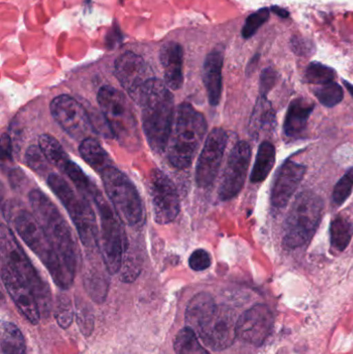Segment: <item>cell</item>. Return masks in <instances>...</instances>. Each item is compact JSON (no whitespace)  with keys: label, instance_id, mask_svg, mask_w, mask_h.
I'll return each instance as SVG.
<instances>
[{"label":"cell","instance_id":"39","mask_svg":"<svg viewBox=\"0 0 353 354\" xmlns=\"http://www.w3.org/2000/svg\"><path fill=\"white\" fill-rule=\"evenodd\" d=\"M189 266L195 272H203L211 266V255L205 250H195L189 259Z\"/></svg>","mask_w":353,"mask_h":354},{"label":"cell","instance_id":"22","mask_svg":"<svg viewBox=\"0 0 353 354\" xmlns=\"http://www.w3.org/2000/svg\"><path fill=\"white\" fill-rule=\"evenodd\" d=\"M222 68L223 55L220 51H213L205 58L203 64V82L211 106H218L222 95Z\"/></svg>","mask_w":353,"mask_h":354},{"label":"cell","instance_id":"27","mask_svg":"<svg viewBox=\"0 0 353 354\" xmlns=\"http://www.w3.org/2000/svg\"><path fill=\"white\" fill-rule=\"evenodd\" d=\"M0 354H26L24 337L18 326L12 322H2Z\"/></svg>","mask_w":353,"mask_h":354},{"label":"cell","instance_id":"28","mask_svg":"<svg viewBox=\"0 0 353 354\" xmlns=\"http://www.w3.org/2000/svg\"><path fill=\"white\" fill-rule=\"evenodd\" d=\"M39 147L50 164L57 167L64 174L68 164L72 160L66 155L61 145L52 135L44 134L39 136Z\"/></svg>","mask_w":353,"mask_h":354},{"label":"cell","instance_id":"43","mask_svg":"<svg viewBox=\"0 0 353 354\" xmlns=\"http://www.w3.org/2000/svg\"><path fill=\"white\" fill-rule=\"evenodd\" d=\"M259 58H260V54L257 53L256 55L253 56L252 59L249 62L248 66H247V75H248V76L251 73L254 72L257 64H258Z\"/></svg>","mask_w":353,"mask_h":354},{"label":"cell","instance_id":"7","mask_svg":"<svg viewBox=\"0 0 353 354\" xmlns=\"http://www.w3.org/2000/svg\"><path fill=\"white\" fill-rule=\"evenodd\" d=\"M47 183L50 189L68 210V216L76 226L77 232L84 247L91 251L99 247L97 218L89 203L88 198L81 193H76L58 174H49Z\"/></svg>","mask_w":353,"mask_h":354},{"label":"cell","instance_id":"36","mask_svg":"<svg viewBox=\"0 0 353 354\" xmlns=\"http://www.w3.org/2000/svg\"><path fill=\"white\" fill-rule=\"evenodd\" d=\"M25 163L32 171L39 176H44L48 171V161L41 147L31 145L25 155Z\"/></svg>","mask_w":353,"mask_h":354},{"label":"cell","instance_id":"26","mask_svg":"<svg viewBox=\"0 0 353 354\" xmlns=\"http://www.w3.org/2000/svg\"><path fill=\"white\" fill-rule=\"evenodd\" d=\"M276 162V149L273 143L263 141L257 151L254 167L251 174V181L259 183L265 180L271 174Z\"/></svg>","mask_w":353,"mask_h":354},{"label":"cell","instance_id":"31","mask_svg":"<svg viewBox=\"0 0 353 354\" xmlns=\"http://www.w3.org/2000/svg\"><path fill=\"white\" fill-rule=\"evenodd\" d=\"M307 82L315 85H325L334 82L336 78V72L334 68L321 64V62H311L305 74Z\"/></svg>","mask_w":353,"mask_h":354},{"label":"cell","instance_id":"29","mask_svg":"<svg viewBox=\"0 0 353 354\" xmlns=\"http://www.w3.org/2000/svg\"><path fill=\"white\" fill-rule=\"evenodd\" d=\"M332 248L336 251L343 252L352 241L353 226L348 218L337 216L333 218L330 228Z\"/></svg>","mask_w":353,"mask_h":354},{"label":"cell","instance_id":"12","mask_svg":"<svg viewBox=\"0 0 353 354\" xmlns=\"http://www.w3.org/2000/svg\"><path fill=\"white\" fill-rule=\"evenodd\" d=\"M149 192L155 222L160 225L173 222L180 214V202L171 179L155 168L149 176Z\"/></svg>","mask_w":353,"mask_h":354},{"label":"cell","instance_id":"45","mask_svg":"<svg viewBox=\"0 0 353 354\" xmlns=\"http://www.w3.org/2000/svg\"><path fill=\"white\" fill-rule=\"evenodd\" d=\"M343 82L346 88H347V91H350V95H352L353 97V85L350 84V83L347 82V81H343Z\"/></svg>","mask_w":353,"mask_h":354},{"label":"cell","instance_id":"44","mask_svg":"<svg viewBox=\"0 0 353 354\" xmlns=\"http://www.w3.org/2000/svg\"><path fill=\"white\" fill-rule=\"evenodd\" d=\"M271 10L281 18L286 19L289 17V12L286 10L285 8H280V6H271Z\"/></svg>","mask_w":353,"mask_h":354},{"label":"cell","instance_id":"25","mask_svg":"<svg viewBox=\"0 0 353 354\" xmlns=\"http://www.w3.org/2000/svg\"><path fill=\"white\" fill-rule=\"evenodd\" d=\"M79 151L83 160L99 174L112 165L109 155L106 153L102 145L91 137L81 142Z\"/></svg>","mask_w":353,"mask_h":354},{"label":"cell","instance_id":"34","mask_svg":"<svg viewBox=\"0 0 353 354\" xmlns=\"http://www.w3.org/2000/svg\"><path fill=\"white\" fill-rule=\"evenodd\" d=\"M54 317L56 322L61 328H68L74 320V309L70 299L66 295H60L56 301L55 309H54Z\"/></svg>","mask_w":353,"mask_h":354},{"label":"cell","instance_id":"6","mask_svg":"<svg viewBox=\"0 0 353 354\" xmlns=\"http://www.w3.org/2000/svg\"><path fill=\"white\" fill-rule=\"evenodd\" d=\"M323 214L321 196L311 191L298 194L286 218L284 245L288 249H298L308 243L318 228Z\"/></svg>","mask_w":353,"mask_h":354},{"label":"cell","instance_id":"11","mask_svg":"<svg viewBox=\"0 0 353 354\" xmlns=\"http://www.w3.org/2000/svg\"><path fill=\"white\" fill-rule=\"evenodd\" d=\"M50 111L56 122L75 140L90 138L89 135L95 130L90 115L70 95H58L53 99L50 104Z\"/></svg>","mask_w":353,"mask_h":354},{"label":"cell","instance_id":"13","mask_svg":"<svg viewBox=\"0 0 353 354\" xmlns=\"http://www.w3.org/2000/svg\"><path fill=\"white\" fill-rule=\"evenodd\" d=\"M227 139V133L221 128L213 129L207 136L199 156L195 174V179L199 187L207 189L215 183L225 153Z\"/></svg>","mask_w":353,"mask_h":354},{"label":"cell","instance_id":"35","mask_svg":"<svg viewBox=\"0 0 353 354\" xmlns=\"http://www.w3.org/2000/svg\"><path fill=\"white\" fill-rule=\"evenodd\" d=\"M353 189V167L350 168L336 183L332 200L335 205L340 206L350 198Z\"/></svg>","mask_w":353,"mask_h":354},{"label":"cell","instance_id":"41","mask_svg":"<svg viewBox=\"0 0 353 354\" xmlns=\"http://www.w3.org/2000/svg\"><path fill=\"white\" fill-rule=\"evenodd\" d=\"M292 48L298 55L309 56L315 51V46L312 41L302 37H294L292 39Z\"/></svg>","mask_w":353,"mask_h":354},{"label":"cell","instance_id":"42","mask_svg":"<svg viewBox=\"0 0 353 354\" xmlns=\"http://www.w3.org/2000/svg\"><path fill=\"white\" fill-rule=\"evenodd\" d=\"M2 161H12V141L8 134L1 137Z\"/></svg>","mask_w":353,"mask_h":354},{"label":"cell","instance_id":"4","mask_svg":"<svg viewBox=\"0 0 353 354\" xmlns=\"http://www.w3.org/2000/svg\"><path fill=\"white\" fill-rule=\"evenodd\" d=\"M12 218L17 232L49 270L55 284L61 289L70 288L76 274L60 259L33 212L18 209L12 214Z\"/></svg>","mask_w":353,"mask_h":354},{"label":"cell","instance_id":"9","mask_svg":"<svg viewBox=\"0 0 353 354\" xmlns=\"http://www.w3.org/2000/svg\"><path fill=\"white\" fill-rule=\"evenodd\" d=\"M1 262L8 264L29 285L39 303V309L47 314L51 308V293L47 284L39 278L24 250L8 227L2 225L0 230Z\"/></svg>","mask_w":353,"mask_h":354},{"label":"cell","instance_id":"1","mask_svg":"<svg viewBox=\"0 0 353 354\" xmlns=\"http://www.w3.org/2000/svg\"><path fill=\"white\" fill-rule=\"evenodd\" d=\"M142 111L143 132L153 153L165 151L173 127L174 99L166 83L149 78L136 100Z\"/></svg>","mask_w":353,"mask_h":354},{"label":"cell","instance_id":"19","mask_svg":"<svg viewBox=\"0 0 353 354\" xmlns=\"http://www.w3.org/2000/svg\"><path fill=\"white\" fill-rule=\"evenodd\" d=\"M115 75L122 86L135 101L141 87L149 79H146L144 60L133 52H126L116 59Z\"/></svg>","mask_w":353,"mask_h":354},{"label":"cell","instance_id":"15","mask_svg":"<svg viewBox=\"0 0 353 354\" xmlns=\"http://www.w3.org/2000/svg\"><path fill=\"white\" fill-rule=\"evenodd\" d=\"M238 320L233 310L225 306H220L215 315L199 332V337L205 345L213 351L229 348L238 338Z\"/></svg>","mask_w":353,"mask_h":354},{"label":"cell","instance_id":"17","mask_svg":"<svg viewBox=\"0 0 353 354\" xmlns=\"http://www.w3.org/2000/svg\"><path fill=\"white\" fill-rule=\"evenodd\" d=\"M273 326L274 316L269 308L256 305L238 318V338L248 344L261 346L271 334Z\"/></svg>","mask_w":353,"mask_h":354},{"label":"cell","instance_id":"3","mask_svg":"<svg viewBox=\"0 0 353 354\" xmlns=\"http://www.w3.org/2000/svg\"><path fill=\"white\" fill-rule=\"evenodd\" d=\"M28 199L33 214L43 227L52 247L66 268L76 274L78 250L68 223L55 204L39 189H32Z\"/></svg>","mask_w":353,"mask_h":354},{"label":"cell","instance_id":"38","mask_svg":"<svg viewBox=\"0 0 353 354\" xmlns=\"http://www.w3.org/2000/svg\"><path fill=\"white\" fill-rule=\"evenodd\" d=\"M76 320L80 328L82 334L88 337L93 334V326H95V317H93V310L88 306L79 305L76 306Z\"/></svg>","mask_w":353,"mask_h":354},{"label":"cell","instance_id":"10","mask_svg":"<svg viewBox=\"0 0 353 354\" xmlns=\"http://www.w3.org/2000/svg\"><path fill=\"white\" fill-rule=\"evenodd\" d=\"M99 174L108 198L120 221L132 227L140 224L143 218L142 201L134 183L113 165Z\"/></svg>","mask_w":353,"mask_h":354},{"label":"cell","instance_id":"32","mask_svg":"<svg viewBox=\"0 0 353 354\" xmlns=\"http://www.w3.org/2000/svg\"><path fill=\"white\" fill-rule=\"evenodd\" d=\"M126 256L122 260V268H120V279L124 283H133L142 270V259L136 252H130L126 250Z\"/></svg>","mask_w":353,"mask_h":354},{"label":"cell","instance_id":"33","mask_svg":"<svg viewBox=\"0 0 353 354\" xmlns=\"http://www.w3.org/2000/svg\"><path fill=\"white\" fill-rule=\"evenodd\" d=\"M314 95L323 106L332 108L341 103L344 91L338 83L331 82L314 89Z\"/></svg>","mask_w":353,"mask_h":354},{"label":"cell","instance_id":"37","mask_svg":"<svg viewBox=\"0 0 353 354\" xmlns=\"http://www.w3.org/2000/svg\"><path fill=\"white\" fill-rule=\"evenodd\" d=\"M269 19V8H263L257 10L254 14H251L247 18L242 27V35L244 39H250L259 28Z\"/></svg>","mask_w":353,"mask_h":354},{"label":"cell","instance_id":"24","mask_svg":"<svg viewBox=\"0 0 353 354\" xmlns=\"http://www.w3.org/2000/svg\"><path fill=\"white\" fill-rule=\"evenodd\" d=\"M276 126V112L267 97L259 95L249 122V132L254 138L269 133Z\"/></svg>","mask_w":353,"mask_h":354},{"label":"cell","instance_id":"30","mask_svg":"<svg viewBox=\"0 0 353 354\" xmlns=\"http://www.w3.org/2000/svg\"><path fill=\"white\" fill-rule=\"evenodd\" d=\"M173 347L176 354H209L204 347L201 346L195 330L189 326L178 333Z\"/></svg>","mask_w":353,"mask_h":354},{"label":"cell","instance_id":"40","mask_svg":"<svg viewBox=\"0 0 353 354\" xmlns=\"http://www.w3.org/2000/svg\"><path fill=\"white\" fill-rule=\"evenodd\" d=\"M278 75L274 68H267L260 76V84H259V95L267 97V93L274 88L277 83Z\"/></svg>","mask_w":353,"mask_h":354},{"label":"cell","instance_id":"8","mask_svg":"<svg viewBox=\"0 0 353 354\" xmlns=\"http://www.w3.org/2000/svg\"><path fill=\"white\" fill-rule=\"evenodd\" d=\"M93 202L101 216V253L106 270L110 274L120 272L124 255L128 250L126 233L120 224V218L113 206L108 203L103 194L97 189H93Z\"/></svg>","mask_w":353,"mask_h":354},{"label":"cell","instance_id":"20","mask_svg":"<svg viewBox=\"0 0 353 354\" xmlns=\"http://www.w3.org/2000/svg\"><path fill=\"white\" fill-rule=\"evenodd\" d=\"M162 66L165 73V83L172 91H178L184 82L182 75V47L175 41H169L162 47L160 53Z\"/></svg>","mask_w":353,"mask_h":354},{"label":"cell","instance_id":"2","mask_svg":"<svg viewBox=\"0 0 353 354\" xmlns=\"http://www.w3.org/2000/svg\"><path fill=\"white\" fill-rule=\"evenodd\" d=\"M207 131V120L203 114L191 104H180L175 111L167 145L168 159L171 165L178 169L190 167Z\"/></svg>","mask_w":353,"mask_h":354},{"label":"cell","instance_id":"23","mask_svg":"<svg viewBox=\"0 0 353 354\" xmlns=\"http://www.w3.org/2000/svg\"><path fill=\"white\" fill-rule=\"evenodd\" d=\"M314 107L312 102L302 97L294 100L290 103L284 120V133L286 136L294 138L303 134Z\"/></svg>","mask_w":353,"mask_h":354},{"label":"cell","instance_id":"5","mask_svg":"<svg viewBox=\"0 0 353 354\" xmlns=\"http://www.w3.org/2000/svg\"><path fill=\"white\" fill-rule=\"evenodd\" d=\"M97 102L118 143L128 151H139L141 139L138 122L126 95L118 89L106 85L99 89Z\"/></svg>","mask_w":353,"mask_h":354},{"label":"cell","instance_id":"21","mask_svg":"<svg viewBox=\"0 0 353 354\" xmlns=\"http://www.w3.org/2000/svg\"><path fill=\"white\" fill-rule=\"evenodd\" d=\"M218 307L219 306H217L215 299L209 293H198L189 301L187 307V326L194 330L196 334H199L215 315Z\"/></svg>","mask_w":353,"mask_h":354},{"label":"cell","instance_id":"14","mask_svg":"<svg viewBox=\"0 0 353 354\" xmlns=\"http://www.w3.org/2000/svg\"><path fill=\"white\" fill-rule=\"evenodd\" d=\"M251 156V147L245 141L236 143L230 151L219 187V198L222 201L231 200L242 191L248 174Z\"/></svg>","mask_w":353,"mask_h":354},{"label":"cell","instance_id":"18","mask_svg":"<svg viewBox=\"0 0 353 354\" xmlns=\"http://www.w3.org/2000/svg\"><path fill=\"white\" fill-rule=\"evenodd\" d=\"M306 174V167L294 161H286L280 167L271 192V205L283 208L292 199L294 192Z\"/></svg>","mask_w":353,"mask_h":354},{"label":"cell","instance_id":"16","mask_svg":"<svg viewBox=\"0 0 353 354\" xmlns=\"http://www.w3.org/2000/svg\"><path fill=\"white\" fill-rule=\"evenodd\" d=\"M1 280L19 311L30 324L41 320V309L29 285L8 264L1 262Z\"/></svg>","mask_w":353,"mask_h":354}]
</instances>
